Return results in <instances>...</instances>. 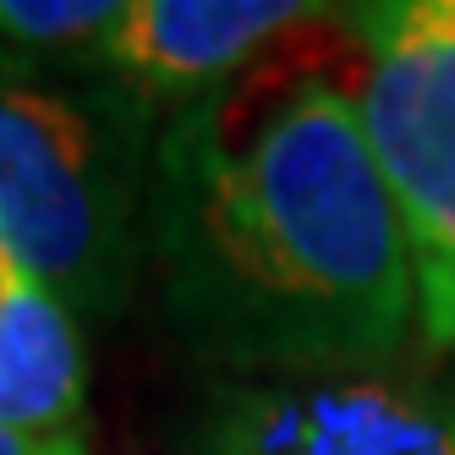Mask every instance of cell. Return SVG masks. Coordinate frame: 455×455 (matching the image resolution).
I'll return each mask as SVG.
<instances>
[{"mask_svg":"<svg viewBox=\"0 0 455 455\" xmlns=\"http://www.w3.org/2000/svg\"><path fill=\"white\" fill-rule=\"evenodd\" d=\"M143 252L176 335L231 379L368 373L422 330L356 83L307 55L269 50L165 121Z\"/></svg>","mask_w":455,"mask_h":455,"instance_id":"1","label":"cell"},{"mask_svg":"<svg viewBox=\"0 0 455 455\" xmlns=\"http://www.w3.org/2000/svg\"><path fill=\"white\" fill-rule=\"evenodd\" d=\"M159 132L83 67L0 44V247L77 323L121 313L138 280Z\"/></svg>","mask_w":455,"mask_h":455,"instance_id":"2","label":"cell"},{"mask_svg":"<svg viewBox=\"0 0 455 455\" xmlns=\"http://www.w3.org/2000/svg\"><path fill=\"white\" fill-rule=\"evenodd\" d=\"M356 110L395 198L422 340L455 351V0L351 6Z\"/></svg>","mask_w":455,"mask_h":455,"instance_id":"3","label":"cell"},{"mask_svg":"<svg viewBox=\"0 0 455 455\" xmlns=\"http://www.w3.org/2000/svg\"><path fill=\"white\" fill-rule=\"evenodd\" d=\"M187 455H455V395L384 368L220 379Z\"/></svg>","mask_w":455,"mask_h":455,"instance_id":"4","label":"cell"},{"mask_svg":"<svg viewBox=\"0 0 455 455\" xmlns=\"http://www.w3.org/2000/svg\"><path fill=\"white\" fill-rule=\"evenodd\" d=\"M323 17V6L297 0H126L121 22L77 67L165 126Z\"/></svg>","mask_w":455,"mask_h":455,"instance_id":"5","label":"cell"},{"mask_svg":"<svg viewBox=\"0 0 455 455\" xmlns=\"http://www.w3.org/2000/svg\"><path fill=\"white\" fill-rule=\"evenodd\" d=\"M0 422L34 439H88L83 323L6 247H0Z\"/></svg>","mask_w":455,"mask_h":455,"instance_id":"6","label":"cell"},{"mask_svg":"<svg viewBox=\"0 0 455 455\" xmlns=\"http://www.w3.org/2000/svg\"><path fill=\"white\" fill-rule=\"evenodd\" d=\"M121 6L126 0H0V44L44 67H77L121 22Z\"/></svg>","mask_w":455,"mask_h":455,"instance_id":"7","label":"cell"},{"mask_svg":"<svg viewBox=\"0 0 455 455\" xmlns=\"http://www.w3.org/2000/svg\"><path fill=\"white\" fill-rule=\"evenodd\" d=\"M0 455H88V439H34L0 422Z\"/></svg>","mask_w":455,"mask_h":455,"instance_id":"8","label":"cell"}]
</instances>
